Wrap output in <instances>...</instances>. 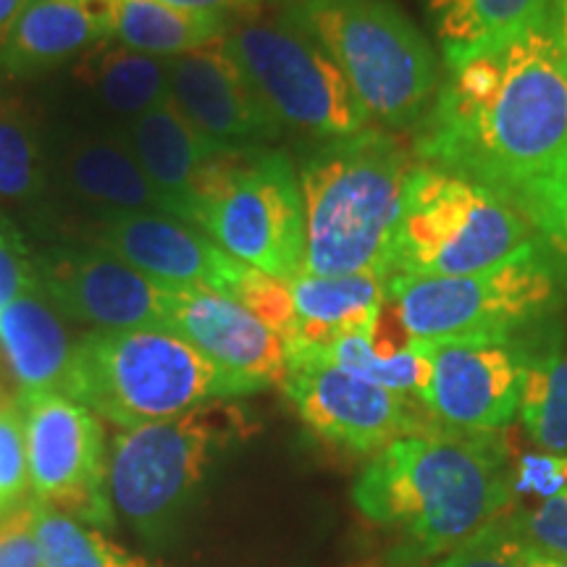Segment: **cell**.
I'll use <instances>...</instances> for the list:
<instances>
[{
  "mask_svg": "<svg viewBox=\"0 0 567 567\" xmlns=\"http://www.w3.org/2000/svg\"><path fill=\"white\" fill-rule=\"evenodd\" d=\"M415 155L499 197L567 155V69L551 17L520 38L450 69L417 124Z\"/></svg>",
  "mask_w": 567,
  "mask_h": 567,
  "instance_id": "1",
  "label": "cell"
},
{
  "mask_svg": "<svg viewBox=\"0 0 567 567\" xmlns=\"http://www.w3.org/2000/svg\"><path fill=\"white\" fill-rule=\"evenodd\" d=\"M360 513L405 538L410 557L452 551L499 520L513 496L496 434L434 429L381 450L352 488Z\"/></svg>",
  "mask_w": 567,
  "mask_h": 567,
  "instance_id": "2",
  "label": "cell"
},
{
  "mask_svg": "<svg viewBox=\"0 0 567 567\" xmlns=\"http://www.w3.org/2000/svg\"><path fill=\"white\" fill-rule=\"evenodd\" d=\"M413 158L394 134L368 130L326 140L300 168L302 274L389 271Z\"/></svg>",
  "mask_w": 567,
  "mask_h": 567,
  "instance_id": "3",
  "label": "cell"
},
{
  "mask_svg": "<svg viewBox=\"0 0 567 567\" xmlns=\"http://www.w3.org/2000/svg\"><path fill=\"white\" fill-rule=\"evenodd\" d=\"M124 429L247 394L182 337L161 329L92 331L71 352L63 392Z\"/></svg>",
  "mask_w": 567,
  "mask_h": 567,
  "instance_id": "4",
  "label": "cell"
},
{
  "mask_svg": "<svg viewBox=\"0 0 567 567\" xmlns=\"http://www.w3.org/2000/svg\"><path fill=\"white\" fill-rule=\"evenodd\" d=\"M334 59L368 116L421 124L439 92V59L394 0H292L287 9Z\"/></svg>",
  "mask_w": 567,
  "mask_h": 567,
  "instance_id": "5",
  "label": "cell"
},
{
  "mask_svg": "<svg viewBox=\"0 0 567 567\" xmlns=\"http://www.w3.org/2000/svg\"><path fill=\"white\" fill-rule=\"evenodd\" d=\"M536 243L542 239L534 226L505 197L465 176L415 166L389 271L410 279L465 276L505 264Z\"/></svg>",
  "mask_w": 567,
  "mask_h": 567,
  "instance_id": "6",
  "label": "cell"
},
{
  "mask_svg": "<svg viewBox=\"0 0 567 567\" xmlns=\"http://www.w3.org/2000/svg\"><path fill=\"white\" fill-rule=\"evenodd\" d=\"M193 224L255 271L281 281L302 274L305 205L287 153L224 151L197 184Z\"/></svg>",
  "mask_w": 567,
  "mask_h": 567,
  "instance_id": "7",
  "label": "cell"
},
{
  "mask_svg": "<svg viewBox=\"0 0 567 567\" xmlns=\"http://www.w3.org/2000/svg\"><path fill=\"white\" fill-rule=\"evenodd\" d=\"M250 431L245 410L226 400L130 429L116 439L109 460L111 505L142 536L163 534L210 465Z\"/></svg>",
  "mask_w": 567,
  "mask_h": 567,
  "instance_id": "8",
  "label": "cell"
},
{
  "mask_svg": "<svg viewBox=\"0 0 567 567\" xmlns=\"http://www.w3.org/2000/svg\"><path fill=\"white\" fill-rule=\"evenodd\" d=\"M565 287L544 243L486 271L442 279L392 276L386 302L410 339L520 334L563 308Z\"/></svg>",
  "mask_w": 567,
  "mask_h": 567,
  "instance_id": "9",
  "label": "cell"
},
{
  "mask_svg": "<svg viewBox=\"0 0 567 567\" xmlns=\"http://www.w3.org/2000/svg\"><path fill=\"white\" fill-rule=\"evenodd\" d=\"M224 42L281 126L318 140L350 137L371 126L342 69L289 13L231 27Z\"/></svg>",
  "mask_w": 567,
  "mask_h": 567,
  "instance_id": "10",
  "label": "cell"
},
{
  "mask_svg": "<svg viewBox=\"0 0 567 567\" xmlns=\"http://www.w3.org/2000/svg\"><path fill=\"white\" fill-rule=\"evenodd\" d=\"M431 360L421 402L444 429L494 434L520 410L534 347L520 334L417 339Z\"/></svg>",
  "mask_w": 567,
  "mask_h": 567,
  "instance_id": "11",
  "label": "cell"
},
{
  "mask_svg": "<svg viewBox=\"0 0 567 567\" xmlns=\"http://www.w3.org/2000/svg\"><path fill=\"white\" fill-rule=\"evenodd\" d=\"M281 389L310 431L358 455H379L396 439L442 429L415 396L394 394L316 358L287 360Z\"/></svg>",
  "mask_w": 567,
  "mask_h": 567,
  "instance_id": "12",
  "label": "cell"
},
{
  "mask_svg": "<svg viewBox=\"0 0 567 567\" xmlns=\"http://www.w3.org/2000/svg\"><path fill=\"white\" fill-rule=\"evenodd\" d=\"M27 415L30 484L42 505L69 517L109 528V494L103 429L97 417L61 392L19 400Z\"/></svg>",
  "mask_w": 567,
  "mask_h": 567,
  "instance_id": "13",
  "label": "cell"
},
{
  "mask_svg": "<svg viewBox=\"0 0 567 567\" xmlns=\"http://www.w3.org/2000/svg\"><path fill=\"white\" fill-rule=\"evenodd\" d=\"M92 243L174 292L205 289L234 300L250 268L200 226L168 213H103L92 226Z\"/></svg>",
  "mask_w": 567,
  "mask_h": 567,
  "instance_id": "14",
  "label": "cell"
},
{
  "mask_svg": "<svg viewBox=\"0 0 567 567\" xmlns=\"http://www.w3.org/2000/svg\"><path fill=\"white\" fill-rule=\"evenodd\" d=\"M34 266L42 292L71 318L103 331H166L172 289L101 247H53Z\"/></svg>",
  "mask_w": 567,
  "mask_h": 567,
  "instance_id": "15",
  "label": "cell"
},
{
  "mask_svg": "<svg viewBox=\"0 0 567 567\" xmlns=\"http://www.w3.org/2000/svg\"><path fill=\"white\" fill-rule=\"evenodd\" d=\"M168 87L176 111L216 145L247 151L279 137V118L260 101L224 38L168 59Z\"/></svg>",
  "mask_w": 567,
  "mask_h": 567,
  "instance_id": "16",
  "label": "cell"
},
{
  "mask_svg": "<svg viewBox=\"0 0 567 567\" xmlns=\"http://www.w3.org/2000/svg\"><path fill=\"white\" fill-rule=\"evenodd\" d=\"M166 331L203 352L247 394L281 384L287 375V350L281 337L226 295L172 289Z\"/></svg>",
  "mask_w": 567,
  "mask_h": 567,
  "instance_id": "17",
  "label": "cell"
},
{
  "mask_svg": "<svg viewBox=\"0 0 567 567\" xmlns=\"http://www.w3.org/2000/svg\"><path fill=\"white\" fill-rule=\"evenodd\" d=\"M392 274L363 271L342 276L297 274L289 281L297 323L284 339L287 358L329 350L337 339L371 334L375 316L386 300Z\"/></svg>",
  "mask_w": 567,
  "mask_h": 567,
  "instance_id": "18",
  "label": "cell"
},
{
  "mask_svg": "<svg viewBox=\"0 0 567 567\" xmlns=\"http://www.w3.org/2000/svg\"><path fill=\"white\" fill-rule=\"evenodd\" d=\"M124 140L153 187L166 197L172 216L193 224L197 184L210 163L229 147L205 140L176 111L172 97L132 118Z\"/></svg>",
  "mask_w": 567,
  "mask_h": 567,
  "instance_id": "19",
  "label": "cell"
},
{
  "mask_svg": "<svg viewBox=\"0 0 567 567\" xmlns=\"http://www.w3.org/2000/svg\"><path fill=\"white\" fill-rule=\"evenodd\" d=\"M111 40V17L97 0H34L0 45V71L32 76Z\"/></svg>",
  "mask_w": 567,
  "mask_h": 567,
  "instance_id": "20",
  "label": "cell"
},
{
  "mask_svg": "<svg viewBox=\"0 0 567 567\" xmlns=\"http://www.w3.org/2000/svg\"><path fill=\"white\" fill-rule=\"evenodd\" d=\"M551 17V0H429L444 63L450 69L496 51Z\"/></svg>",
  "mask_w": 567,
  "mask_h": 567,
  "instance_id": "21",
  "label": "cell"
},
{
  "mask_svg": "<svg viewBox=\"0 0 567 567\" xmlns=\"http://www.w3.org/2000/svg\"><path fill=\"white\" fill-rule=\"evenodd\" d=\"M63 179L82 200L103 213H168L166 197L153 187L126 140L82 137L63 155Z\"/></svg>",
  "mask_w": 567,
  "mask_h": 567,
  "instance_id": "22",
  "label": "cell"
},
{
  "mask_svg": "<svg viewBox=\"0 0 567 567\" xmlns=\"http://www.w3.org/2000/svg\"><path fill=\"white\" fill-rule=\"evenodd\" d=\"M0 347L19 381V400L63 392L71 352L59 316L38 295H24L0 310Z\"/></svg>",
  "mask_w": 567,
  "mask_h": 567,
  "instance_id": "23",
  "label": "cell"
},
{
  "mask_svg": "<svg viewBox=\"0 0 567 567\" xmlns=\"http://www.w3.org/2000/svg\"><path fill=\"white\" fill-rule=\"evenodd\" d=\"M111 38L132 51L176 59L226 38L234 21L213 13L182 11L161 0H116L109 6Z\"/></svg>",
  "mask_w": 567,
  "mask_h": 567,
  "instance_id": "24",
  "label": "cell"
},
{
  "mask_svg": "<svg viewBox=\"0 0 567 567\" xmlns=\"http://www.w3.org/2000/svg\"><path fill=\"white\" fill-rule=\"evenodd\" d=\"M84 74L101 101L130 122L172 97L168 59L132 51L124 45L92 48Z\"/></svg>",
  "mask_w": 567,
  "mask_h": 567,
  "instance_id": "25",
  "label": "cell"
},
{
  "mask_svg": "<svg viewBox=\"0 0 567 567\" xmlns=\"http://www.w3.org/2000/svg\"><path fill=\"white\" fill-rule=\"evenodd\" d=\"M48 163L34 116L0 87V200L27 203L45 193Z\"/></svg>",
  "mask_w": 567,
  "mask_h": 567,
  "instance_id": "26",
  "label": "cell"
},
{
  "mask_svg": "<svg viewBox=\"0 0 567 567\" xmlns=\"http://www.w3.org/2000/svg\"><path fill=\"white\" fill-rule=\"evenodd\" d=\"M517 413L534 444L567 457V352L534 347Z\"/></svg>",
  "mask_w": 567,
  "mask_h": 567,
  "instance_id": "27",
  "label": "cell"
},
{
  "mask_svg": "<svg viewBox=\"0 0 567 567\" xmlns=\"http://www.w3.org/2000/svg\"><path fill=\"white\" fill-rule=\"evenodd\" d=\"M32 509L42 567H161L38 499L32 502Z\"/></svg>",
  "mask_w": 567,
  "mask_h": 567,
  "instance_id": "28",
  "label": "cell"
},
{
  "mask_svg": "<svg viewBox=\"0 0 567 567\" xmlns=\"http://www.w3.org/2000/svg\"><path fill=\"white\" fill-rule=\"evenodd\" d=\"M509 205L523 213L542 243L567 260V155L555 168L509 197Z\"/></svg>",
  "mask_w": 567,
  "mask_h": 567,
  "instance_id": "29",
  "label": "cell"
},
{
  "mask_svg": "<svg viewBox=\"0 0 567 567\" xmlns=\"http://www.w3.org/2000/svg\"><path fill=\"white\" fill-rule=\"evenodd\" d=\"M30 486L27 415L19 400H0V513L11 509Z\"/></svg>",
  "mask_w": 567,
  "mask_h": 567,
  "instance_id": "30",
  "label": "cell"
},
{
  "mask_svg": "<svg viewBox=\"0 0 567 567\" xmlns=\"http://www.w3.org/2000/svg\"><path fill=\"white\" fill-rule=\"evenodd\" d=\"M234 300L245 305L250 313L264 321L268 329L276 331L281 337V342L292 334L297 313H295V300L292 292H289V281L274 279L264 271H255V268H247L243 284H239Z\"/></svg>",
  "mask_w": 567,
  "mask_h": 567,
  "instance_id": "31",
  "label": "cell"
},
{
  "mask_svg": "<svg viewBox=\"0 0 567 567\" xmlns=\"http://www.w3.org/2000/svg\"><path fill=\"white\" fill-rule=\"evenodd\" d=\"M505 526L526 547L567 559V494L544 499L542 505L502 517Z\"/></svg>",
  "mask_w": 567,
  "mask_h": 567,
  "instance_id": "32",
  "label": "cell"
},
{
  "mask_svg": "<svg viewBox=\"0 0 567 567\" xmlns=\"http://www.w3.org/2000/svg\"><path fill=\"white\" fill-rule=\"evenodd\" d=\"M517 538L505 520L488 523L476 536L460 544L439 559L436 567H526L517 551Z\"/></svg>",
  "mask_w": 567,
  "mask_h": 567,
  "instance_id": "33",
  "label": "cell"
},
{
  "mask_svg": "<svg viewBox=\"0 0 567 567\" xmlns=\"http://www.w3.org/2000/svg\"><path fill=\"white\" fill-rule=\"evenodd\" d=\"M559 494H567V457L538 452V455H523L517 460L513 496L544 502Z\"/></svg>",
  "mask_w": 567,
  "mask_h": 567,
  "instance_id": "34",
  "label": "cell"
},
{
  "mask_svg": "<svg viewBox=\"0 0 567 567\" xmlns=\"http://www.w3.org/2000/svg\"><path fill=\"white\" fill-rule=\"evenodd\" d=\"M38 289V266L27 255V247L11 229L0 226V310Z\"/></svg>",
  "mask_w": 567,
  "mask_h": 567,
  "instance_id": "35",
  "label": "cell"
},
{
  "mask_svg": "<svg viewBox=\"0 0 567 567\" xmlns=\"http://www.w3.org/2000/svg\"><path fill=\"white\" fill-rule=\"evenodd\" d=\"M0 567H42L32 505L0 517Z\"/></svg>",
  "mask_w": 567,
  "mask_h": 567,
  "instance_id": "36",
  "label": "cell"
},
{
  "mask_svg": "<svg viewBox=\"0 0 567 567\" xmlns=\"http://www.w3.org/2000/svg\"><path fill=\"white\" fill-rule=\"evenodd\" d=\"M161 3L174 6L182 11L195 13H213V17L224 19H250L260 11L264 0H161Z\"/></svg>",
  "mask_w": 567,
  "mask_h": 567,
  "instance_id": "37",
  "label": "cell"
},
{
  "mask_svg": "<svg viewBox=\"0 0 567 567\" xmlns=\"http://www.w3.org/2000/svg\"><path fill=\"white\" fill-rule=\"evenodd\" d=\"M34 0H0V45H3L9 32L13 30V24L21 19Z\"/></svg>",
  "mask_w": 567,
  "mask_h": 567,
  "instance_id": "38",
  "label": "cell"
},
{
  "mask_svg": "<svg viewBox=\"0 0 567 567\" xmlns=\"http://www.w3.org/2000/svg\"><path fill=\"white\" fill-rule=\"evenodd\" d=\"M551 30H555L559 55L567 69V0H551Z\"/></svg>",
  "mask_w": 567,
  "mask_h": 567,
  "instance_id": "39",
  "label": "cell"
},
{
  "mask_svg": "<svg viewBox=\"0 0 567 567\" xmlns=\"http://www.w3.org/2000/svg\"><path fill=\"white\" fill-rule=\"evenodd\" d=\"M520 542V538H517ZM517 551H520V559L526 567H567V559L547 555V551H538L534 547H526V544H517Z\"/></svg>",
  "mask_w": 567,
  "mask_h": 567,
  "instance_id": "40",
  "label": "cell"
},
{
  "mask_svg": "<svg viewBox=\"0 0 567 567\" xmlns=\"http://www.w3.org/2000/svg\"><path fill=\"white\" fill-rule=\"evenodd\" d=\"M400 567H423V565H417V563H410V565H400Z\"/></svg>",
  "mask_w": 567,
  "mask_h": 567,
  "instance_id": "41",
  "label": "cell"
}]
</instances>
